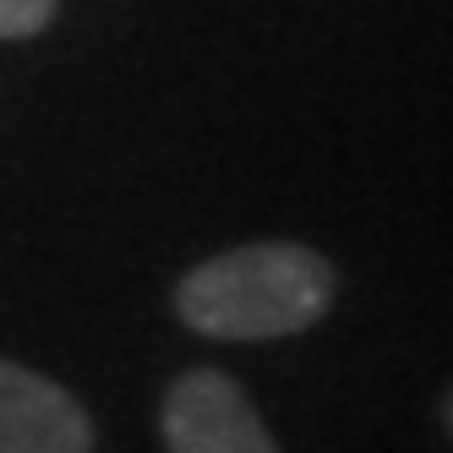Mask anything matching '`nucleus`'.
I'll use <instances>...</instances> for the list:
<instances>
[{"mask_svg": "<svg viewBox=\"0 0 453 453\" xmlns=\"http://www.w3.org/2000/svg\"><path fill=\"white\" fill-rule=\"evenodd\" d=\"M165 442L170 453H279L246 388L213 366H197L170 382Z\"/></svg>", "mask_w": 453, "mask_h": 453, "instance_id": "f03ea898", "label": "nucleus"}, {"mask_svg": "<svg viewBox=\"0 0 453 453\" xmlns=\"http://www.w3.org/2000/svg\"><path fill=\"white\" fill-rule=\"evenodd\" d=\"M442 415H448V432H453V394H448V404H442Z\"/></svg>", "mask_w": 453, "mask_h": 453, "instance_id": "39448f33", "label": "nucleus"}, {"mask_svg": "<svg viewBox=\"0 0 453 453\" xmlns=\"http://www.w3.org/2000/svg\"><path fill=\"white\" fill-rule=\"evenodd\" d=\"M334 306V263L301 241H251L197 263L175 284V311L208 339H289Z\"/></svg>", "mask_w": 453, "mask_h": 453, "instance_id": "f257e3e1", "label": "nucleus"}, {"mask_svg": "<svg viewBox=\"0 0 453 453\" xmlns=\"http://www.w3.org/2000/svg\"><path fill=\"white\" fill-rule=\"evenodd\" d=\"M60 0H0V39H34L50 27Z\"/></svg>", "mask_w": 453, "mask_h": 453, "instance_id": "20e7f679", "label": "nucleus"}, {"mask_svg": "<svg viewBox=\"0 0 453 453\" xmlns=\"http://www.w3.org/2000/svg\"><path fill=\"white\" fill-rule=\"evenodd\" d=\"M0 453H93V420L60 382L0 361Z\"/></svg>", "mask_w": 453, "mask_h": 453, "instance_id": "7ed1b4c3", "label": "nucleus"}]
</instances>
